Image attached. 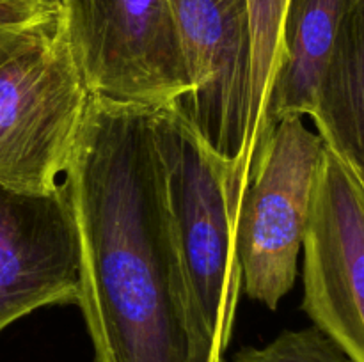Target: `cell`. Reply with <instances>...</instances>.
Returning a JSON list of instances; mask_svg holds the SVG:
<instances>
[{"instance_id":"6da1fadb","label":"cell","mask_w":364,"mask_h":362,"mask_svg":"<svg viewBox=\"0 0 364 362\" xmlns=\"http://www.w3.org/2000/svg\"><path fill=\"white\" fill-rule=\"evenodd\" d=\"M151 110L91 96L63 185L95 362H224L192 300Z\"/></svg>"},{"instance_id":"7a4b0ae2","label":"cell","mask_w":364,"mask_h":362,"mask_svg":"<svg viewBox=\"0 0 364 362\" xmlns=\"http://www.w3.org/2000/svg\"><path fill=\"white\" fill-rule=\"evenodd\" d=\"M151 130L192 300L228 351L244 291L235 219L247 172L220 158L178 103L151 110Z\"/></svg>"},{"instance_id":"3957f363","label":"cell","mask_w":364,"mask_h":362,"mask_svg":"<svg viewBox=\"0 0 364 362\" xmlns=\"http://www.w3.org/2000/svg\"><path fill=\"white\" fill-rule=\"evenodd\" d=\"M326 142L302 116L263 130L238 199L235 241L242 290L270 311L294 287Z\"/></svg>"},{"instance_id":"277c9868","label":"cell","mask_w":364,"mask_h":362,"mask_svg":"<svg viewBox=\"0 0 364 362\" xmlns=\"http://www.w3.org/2000/svg\"><path fill=\"white\" fill-rule=\"evenodd\" d=\"M89 99L59 20L0 53V181L57 187Z\"/></svg>"},{"instance_id":"5b68a950","label":"cell","mask_w":364,"mask_h":362,"mask_svg":"<svg viewBox=\"0 0 364 362\" xmlns=\"http://www.w3.org/2000/svg\"><path fill=\"white\" fill-rule=\"evenodd\" d=\"M59 23L91 96L159 109L192 91L169 0H60Z\"/></svg>"},{"instance_id":"8992f818","label":"cell","mask_w":364,"mask_h":362,"mask_svg":"<svg viewBox=\"0 0 364 362\" xmlns=\"http://www.w3.org/2000/svg\"><path fill=\"white\" fill-rule=\"evenodd\" d=\"M302 311L364 362V187L326 144L302 243Z\"/></svg>"},{"instance_id":"52a82bcc","label":"cell","mask_w":364,"mask_h":362,"mask_svg":"<svg viewBox=\"0 0 364 362\" xmlns=\"http://www.w3.org/2000/svg\"><path fill=\"white\" fill-rule=\"evenodd\" d=\"M192 91L176 102L223 160L249 170L252 35L247 0H169Z\"/></svg>"},{"instance_id":"ba28073f","label":"cell","mask_w":364,"mask_h":362,"mask_svg":"<svg viewBox=\"0 0 364 362\" xmlns=\"http://www.w3.org/2000/svg\"><path fill=\"white\" fill-rule=\"evenodd\" d=\"M80 241L63 181L48 190L0 181V332L48 305H78Z\"/></svg>"},{"instance_id":"9c48e42d","label":"cell","mask_w":364,"mask_h":362,"mask_svg":"<svg viewBox=\"0 0 364 362\" xmlns=\"http://www.w3.org/2000/svg\"><path fill=\"white\" fill-rule=\"evenodd\" d=\"M345 6L347 0H288L263 130L284 116H313Z\"/></svg>"},{"instance_id":"30bf717a","label":"cell","mask_w":364,"mask_h":362,"mask_svg":"<svg viewBox=\"0 0 364 362\" xmlns=\"http://www.w3.org/2000/svg\"><path fill=\"white\" fill-rule=\"evenodd\" d=\"M311 119L341 158L364 165V0H347Z\"/></svg>"},{"instance_id":"8fae6325","label":"cell","mask_w":364,"mask_h":362,"mask_svg":"<svg viewBox=\"0 0 364 362\" xmlns=\"http://www.w3.org/2000/svg\"><path fill=\"white\" fill-rule=\"evenodd\" d=\"M252 35L249 155L265 126V110L281 60V32L288 0H247Z\"/></svg>"},{"instance_id":"7c38bea8","label":"cell","mask_w":364,"mask_h":362,"mask_svg":"<svg viewBox=\"0 0 364 362\" xmlns=\"http://www.w3.org/2000/svg\"><path fill=\"white\" fill-rule=\"evenodd\" d=\"M231 362H352L345 351L311 325L299 330H283L263 346H244Z\"/></svg>"},{"instance_id":"4fadbf2b","label":"cell","mask_w":364,"mask_h":362,"mask_svg":"<svg viewBox=\"0 0 364 362\" xmlns=\"http://www.w3.org/2000/svg\"><path fill=\"white\" fill-rule=\"evenodd\" d=\"M60 0H0V53L59 20Z\"/></svg>"},{"instance_id":"5bb4252c","label":"cell","mask_w":364,"mask_h":362,"mask_svg":"<svg viewBox=\"0 0 364 362\" xmlns=\"http://www.w3.org/2000/svg\"><path fill=\"white\" fill-rule=\"evenodd\" d=\"M352 169L355 170V174H358L359 180H361V183H363V187H364V165H361V167H352Z\"/></svg>"}]
</instances>
